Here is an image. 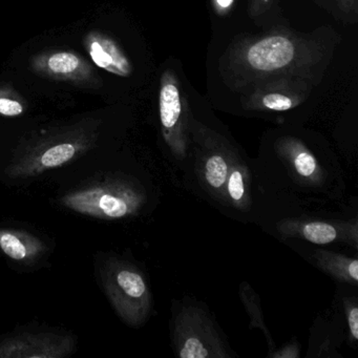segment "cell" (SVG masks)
Here are the masks:
<instances>
[{
    "instance_id": "cell-5",
    "label": "cell",
    "mask_w": 358,
    "mask_h": 358,
    "mask_svg": "<svg viewBox=\"0 0 358 358\" xmlns=\"http://www.w3.org/2000/svg\"><path fill=\"white\" fill-rule=\"evenodd\" d=\"M159 114L163 138L171 154L185 158L192 131V113L179 79L171 70L164 71L161 76Z\"/></svg>"
},
{
    "instance_id": "cell-18",
    "label": "cell",
    "mask_w": 358,
    "mask_h": 358,
    "mask_svg": "<svg viewBox=\"0 0 358 358\" xmlns=\"http://www.w3.org/2000/svg\"><path fill=\"white\" fill-rule=\"evenodd\" d=\"M345 317L349 327L350 341H358V306L353 299H345Z\"/></svg>"
},
{
    "instance_id": "cell-8",
    "label": "cell",
    "mask_w": 358,
    "mask_h": 358,
    "mask_svg": "<svg viewBox=\"0 0 358 358\" xmlns=\"http://www.w3.org/2000/svg\"><path fill=\"white\" fill-rule=\"evenodd\" d=\"M31 69L43 78L64 81L85 89H99L103 85L91 62L72 51L41 52L31 59Z\"/></svg>"
},
{
    "instance_id": "cell-6",
    "label": "cell",
    "mask_w": 358,
    "mask_h": 358,
    "mask_svg": "<svg viewBox=\"0 0 358 358\" xmlns=\"http://www.w3.org/2000/svg\"><path fill=\"white\" fill-rule=\"evenodd\" d=\"M190 133L200 146L196 154V165L201 181L213 198L224 200L226 180L236 155L225 139L210 129L201 127L194 119Z\"/></svg>"
},
{
    "instance_id": "cell-2",
    "label": "cell",
    "mask_w": 358,
    "mask_h": 358,
    "mask_svg": "<svg viewBox=\"0 0 358 358\" xmlns=\"http://www.w3.org/2000/svg\"><path fill=\"white\" fill-rule=\"evenodd\" d=\"M144 201L143 190L123 180L98 184L62 199L64 206L76 213L106 220L136 215L143 206Z\"/></svg>"
},
{
    "instance_id": "cell-14",
    "label": "cell",
    "mask_w": 358,
    "mask_h": 358,
    "mask_svg": "<svg viewBox=\"0 0 358 358\" xmlns=\"http://www.w3.org/2000/svg\"><path fill=\"white\" fill-rule=\"evenodd\" d=\"M314 259L317 267L332 278L354 286L357 285V259L327 250L316 251Z\"/></svg>"
},
{
    "instance_id": "cell-10",
    "label": "cell",
    "mask_w": 358,
    "mask_h": 358,
    "mask_svg": "<svg viewBox=\"0 0 358 358\" xmlns=\"http://www.w3.org/2000/svg\"><path fill=\"white\" fill-rule=\"evenodd\" d=\"M73 345L69 336L24 333L0 341V357H64L71 353Z\"/></svg>"
},
{
    "instance_id": "cell-9",
    "label": "cell",
    "mask_w": 358,
    "mask_h": 358,
    "mask_svg": "<svg viewBox=\"0 0 358 358\" xmlns=\"http://www.w3.org/2000/svg\"><path fill=\"white\" fill-rule=\"evenodd\" d=\"M278 232L286 238H301L314 244L347 242L357 248L358 229L356 219L352 221L286 219L276 225Z\"/></svg>"
},
{
    "instance_id": "cell-20",
    "label": "cell",
    "mask_w": 358,
    "mask_h": 358,
    "mask_svg": "<svg viewBox=\"0 0 358 358\" xmlns=\"http://www.w3.org/2000/svg\"><path fill=\"white\" fill-rule=\"evenodd\" d=\"M270 357L274 358H296L299 356V345L296 341L288 343L286 347L282 349L274 350L272 353H270Z\"/></svg>"
},
{
    "instance_id": "cell-15",
    "label": "cell",
    "mask_w": 358,
    "mask_h": 358,
    "mask_svg": "<svg viewBox=\"0 0 358 358\" xmlns=\"http://www.w3.org/2000/svg\"><path fill=\"white\" fill-rule=\"evenodd\" d=\"M43 246L36 238L13 230H0V249L14 261H27L34 257Z\"/></svg>"
},
{
    "instance_id": "cell-19",
    "label": "cell",
    "mask_w": 358,
    "mask_h": 358,
    "mask_svg": "<svg viewBox=\"0 0 358 358\" xmlns=\"http://www.w3.org/2000/svg\"><path fill=\"white\" fill-rule=\"evenodd\" d=\"M337 9L341 12L343 16L347 18H353V22H356L357 16L358 0H334Z\"/></svg>"
},
{
    "instance_id": "cell-17",
    "label": "cell",
    "mask_w": 358,
    "mask_h": 358,
    "mask_svg": "<svg viewBox=\"0 0 358 358\" xmlns=\"http://www.w3.org/2000/svg\"><path fill=\"white\" fill-rule=\"evenodd\" d=\"M26 108V100L11 85H0V116H22Z\"/></svg>"
},
{
    "instance_id": "cell-21",
    "label": "cell",
    "mask_w": 358,
    "mask_h": 358,
    "mask_svg": "<svg viewBox=\"0 0 358 358\" xmlns=\"http://www.w3.org/2000/svg\"><path fill=\"white\" fill-rule=\"evenodd\" d=\"M236 0H211L213 10L220 16H226L234 9Z\"/></svg>"
},
{
    "instance_id": "cell-3",
    "label": "cell",
    "mask_w": 358,
    "mask_h": 358,
    "mask_svg": "<svg viewBox=\"0 0 358 358\" xmlns=\"http://www.w3.org/2000/svg\"><path fill=\"white\" fill-rule=\"evenodd\" d=\"M102 278L120 317L129 326H142L152 309V294L141 271L127 262L112 259L104 266Z\"/></svg>"
},
{
    "instance_id": "cell-7",
    "label": "cell",
    "mask_w": 358,
    "mask_h": 358,
    "mask_svg": "<svg viewBox=\"0 0 358 358\" xmlns=\"http://www.w3.org/2000/svg\"><path fill=\"white\" fill-rule=\"evenodd\" d=\"M314 85L299 77L267 79L244 90L243 108L251 112H287L303 104Z\"/></svg>"
},
{
    "instance_id": "cell-1",
    "label": "cell",
    "mask_w": 358,
    "mask_h": 358,
    "mask_svg": "<svg viewBox=\"0 0 358 358\" xmlns=\"http://www.w3.org/2000/svg\"><path fill=\"white\" fill-rule=\"evenodd\" d=\"M328 60L324 41L285 31L244 38L230 47L224 62V76L234 90L291 76L317 83Z\"/></svg>"
},
{
    "instance_id": "cell-12",
    "label": "cell",
    "mask_w": 358,
    "mask_h": 358,
    "mask_svg": "<svg viewBox=\"0 0 358 358\" xmlns=\"http://www.w3.org/2000/svg\"><path fill=\"white\" fill-rule=\"evenodd\" d=\"M278 154L301 183L316 186L324 181V171L317 159L299 140L284 138L278 144Z\"/></svg>"
},
{
    "instance_id": "cell-22",
    "label": "cell",
    "mask_w": 358,
    "mask_h": 358,
    "mask_svg": "<svg viewBox=\"0 0 358 358\" xmlns=\"http://www.w3.org/2000/svg\"><path fill=\"white\" fill-rule=\"evenodd\" d=\"M324 1H327V3H334V0H324Z\"/></svg>"
},
{
    "instance_id": "cell-16",
    "label": "cell",
    "mask_w": 358,
    "mask_h": 358,
    "mask_svg": "<svg viewBox=\"0 0 358 358\" xmlns=\"http://www.w3.org/2000/svg\"><path fill=\"white\" fill-rule=\"evenodd\" d=\"M240 294L242 296L243 301H244L245 307H246L247 311H248L249 315H250L251 327H257V328L261 329L265 333L266 337L268 339L270 352L273 351V341H272L269 330H268L265 322H264L259 296L253 292L251 287L248 286L246 282H243L241 285Z\"/></svg>"
},
{
    "instance_id": "cell-13",
    "label": "cell",
    "mask_w": 358,
    "mask_h": 358,
    "mask_svg": "<svg viewBox=\"0 0 358 358\" xmlns=\"http://www.w3.org/2000/svg\"><path fill=\"white\" fill-rule=\"evenodd\" d=\"M224 202L241 210H246L250 205L248 167L238 156L234 159L226 180Z\"/></svg>"
},
{
    "instance_id": "cell-11",
    "label": "cell",
    "mask_w": 358,
    "mask_h": 358,
    "mask_svg": "<svg viewBox=\"0 0 358 358\" xmlns=\"http://www.w3.org/2000/svg\"><path fill=\"white\" fill-rule=\"evenodd\" d=\"M85 50L96 66L119 77H129L134 66L120 45L99 31L87 33L83 41Z\"/></svg>"
},
{
    "instance_id": "cell-4",
    "label": "cell",
    "mask_w": 358,
    "mask_h": 358,
    "mask_svg": "<svg viewBox=\"0 0 358 358\" xmlns=\"http://www.w3.org/2000/svg\"><path fill=\"white\" fill-rule=\"evenodd\" d=\"M173 345L182 358L229 357L213 320L201 308L183 307L173 322Z\"/></svg>"
}]
</instances>
